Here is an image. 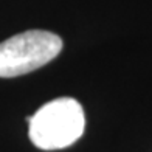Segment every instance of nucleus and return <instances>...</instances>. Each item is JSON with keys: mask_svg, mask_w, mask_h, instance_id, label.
Masks as SVG:
<instances>
[{"mask_svg": "<svg viewBox=\"0 0 152 152\" xmlns=\"http://www.w3.org/2000/svg\"><path fill=\"white\" fill-rule=\"evenodd\" d=\"M62 50V39L51 31L28 30L0 42V78H16L53 61Z\"/></svg>", "mask_w": 152, "mask_h": 152, "instance_id": "2", "label": "nucleus"}, {"mask_svg": "<svg viewBox=\"0 0 152 152\" xmlns=\"http://www.w3.org/2000/svg\"><path fill=\"white\" fill-rule=\"evenodd\" d=\"M28 135L36 148L56 151L72 146L82 137L86 115L81 104L73 98H56L26 116Z\"/></svg>", "mask_w": 152, "mask_h": 152, "instance_id": "1", "label": "nucleus"}]
</instances>
